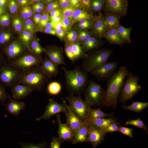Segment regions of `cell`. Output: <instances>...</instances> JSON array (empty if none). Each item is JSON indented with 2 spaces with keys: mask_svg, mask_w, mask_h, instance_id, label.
<instances>
[{
  "mask_svg": "<svg viewBox=\"0 0 148 148\" xmlns=\"http://www.w3.org/2000/svg\"><path fill=\"white\" fill-rule=\"evenodd\" d=\"M79 47L81 48V49L83 51H85V52H87L92 46L90 45L88 38L87 36V34L86 29H85L81 33V42L79 43Z\"/></svg>",
  "mask_w": 148,
  "mask_h": 148,
  "instance_id": "obj_28",
  "label": "cell"
},
{
  "mask_svg": "<svg viewBox=\"0 0 148 148\" xmlns=\"http://www.w3.org/2000/svg\"><path fill=\"white\" fill-rule=\"evenodd\" d=\"M86 30L90 45L92 46L96 45L98 41V32L97 27L93 24H88L86 27Z\"/></svg>",
  "mask_w": 148,
  "mask_h": 148,
  "instance_id": "obj_25",
  "label": "cell"
},
{
  "mask_svg": "<svg viewBox=\"0 0 148 148\" xmlns=\"http://www.w3.org/2000/svg\"><path fill=\"white\" fill-rule=\"evenodd\" d=\"M118 11L116 6L113 4H107L101 5L95 11L93 18L98 23L104 21L111 18H114L117 15Z\"/></svg>",
  "mask_w": 148,
  "mask_h": 148,
  "instance_id": "obj_15",
  "label": "cell"
},
{
  "mask_svg": "<svg viewBox=\"0 0 148 148\" xmlns=\"http://www.w3.org/2000/svg\"><path fill=\"white\" fill-rule=\"evenodd\" d=\"M7 116L0 109V131L4 128L7 123Z\"/></svg>",
  "mask_w": 148,
  "mask_h": 148,
  "instance_id": "obj_36",
  "label": "cell"
},
{
  "mask_svg": "<svg viewBox=\"0 0 148 148\" xmlns=\"http://www.w3.org/2000/svg\"><path fill=\"white\" fill-rule=\"evenodd\" d=\"M42 29L44 34L49 38L58 36L50 14L46 16L43 19L42 23Z\"/></svg>",
  "mask_w": 148,
  "mask_h": 148,
  "instance_id": "obj_21",
  "label": "cell"
},
{
  "mask_svg": "<svg viewBox=\"0 0 148 148\" xmlns=\"http://www.w3.org/2000/svg\"><path fill=\"white\" fill-rule=\"evenodd\" d=\"M48 96L40 85L28 82L13 93L10 104L19 123L31 120L46 108Z\"/></svg>",
  "mask_w": 148,
  "mask_h": 148,
  "instance_id": "obj_2",
  "label": "cell"
},
{
  "mask_svg": "<svg viewBox=\"0 0 148 148\" xmlns=\"http://www.w3.org/2000/svg\"><path fill=\"white\" fill-rule=\"evenodd\" d=\"M65 16L66 17V19L68 20V21L69 23L71 25H77V23L76 21H75V19H74V17L71 16L69 13L67 12L66 11H65Z\"/></svg>",
  "mask_w": 148,
  "mask_h": 148,
  "instance_id": "obj_40",
  "label": "cell"
},
{
  "mask_svg": "<svg viewBox=\"0 0 148 148\" xmlns=\"http://www.w3.org/2000/svg\"><path fill=\"white\" fill-rule=\"evenodd\" d=\"M22 69L16 65H6L0 69V88L7 89L18 84L22 77Z\"/></svg>",
  "mask_w": 148,
  "mask_h": 148,
  "instance_id": "obj_10",
  "label": "cell"
},
{
  "mask_svg": "<svg viewBox=\"0 0 148 148\" xmlns=\"http://www.w3.org/2000/svg\"><path fill=\"white\" fill-rule=\"evenodd\" d=\"M75 30L74 28L69 30V31L67 32L66 37H67V39H68V41L69 44L71 42L74 40V36H75Z\"/></svg>",
  "mask_w": 148,
  "mask_h": 148,
  "instance_id": "obj_39",
  "label": "cell"
},
{
  "mask_svg": "<svg viewBox=\"0 0 148 148\" xmlns=\"http://www.w3.org/2000/svg\"><path fill=\"white\" fill-rule=\"evenodd\" d=\"M43 145L18 129L8 128L0 133V148H42Z\"/></svg>",
  "mask_w": 148,
  "mask_h": 148,
  "instance_id": "obj_6",
  "label": "cell"
},
{
  "mask_svg": "<svg viewBox=\"0 0 148 148\" xmlns=\"http://www.w3.org/2000/svg\"><path fill=\"white\" fill-rule=\"evenodd\" d=\"M13 0H0V12L6 13L13 5Z\"/></svg>",
  "mask_w": 148,
  "mask_h": 148,
  "instance_id": "obj_31",
  "label": "cell"
},
{
  "mask_svg": "<svg viewBox=\"0 0 148 148\" xmlns=\"http://www.w3.org/2000/svg\"><path fill=\"white\" fill-rule=\"evenodd\" d=\"M25 51L32 62L40 63L44 57V45L42 40L37 35H34L27 39L25 45Z\"/></svg>",
  "mask_w": 148,
  "mask_h": 148,
  "instance_id": "obj_13",
  "label": "cell"
},
{
  "mask_svg": "<svg viewBox=\"0 0 148 148\" xmlns=\"http://www.w3.org/2000/svg\"><path fill=\"white\" fill-rule=\"evenodd\" d=\"M35 2L38 7L42 11L47 12L51 10V8L45 0H35Z\"/></svg>",
  "mask_w": 148,
  "mask_h": 148,
  "instance_id": "obj_34",
  "label": "cell"
},
{
  "mask_svg": "<svg viewBox=\"0 0 148 148\" xmlns=\"http://www.w3.org/2000/svg\"><path fill=\"white\" fill-rule=\"evenodd\" d=\"M107 50V57L110 59L122 57L125 55V49L123 41L110 47H106Z\"/></svg>",
  "mask_w": 148,
  "mask_h": 148,
  "instance_id": "obj_23",
  "label": "cell"
},
{
  "mask_svg": "<svg viewBox=\"0 0 148 148\" xmlns=\"http://www.w3.org/2000/svg\"><path fill=\"white\" fill-rule=\"evenodd\" d=\"M43 144L42 148H90L78 132L70 133L52 142Z\"/></svg>",
  "mask_w": 148,
  "mask_h": 148,
  "instance_id": "obj_9",
  "label": "cell"
},
{
  "mask_svg": "<svg viewBox=\"0 0 148 148\" xmlns=\"http://www.w3.org/2000/svg\"><path fill=\"white\" fill-rule=\"evenodd\" d=\"M141 90L143 94V97L148 109V85L141 87Z\"/></svg>",
  "mask_w": 148,
  "mask_h": 148,
  "instance_id": "obj_37",
  "label": "cell"
},
{
  "mask_svg": "<svg viewBox=\"0 0 148 148\" xmlns=\"http://www.w3.org/2000/svg\"><path fill=\"white\" fill-rule=\"evenodd\" d=\"M50 15L58 35L61 34L65 28V23L63 17L56 13L50 14Z\"/></svg>",
  "mask_w": 148,
  "mask_h": 148,
  "instance_id": "obj_26",
  "label": "cell"
},
{
  "mask_svg": "<svg viewBox=\"0 0 148 148\" xmlns=\"http://www.w3.org/2000/svg\"><path fill=\"white\" fill-rule=\"evenodd\" d=\"M123 137L127 142L129 148H148V137L144 140H136L129 134H125Z\"/></svg>",
  "mask_w": 148,
  "mask_h": 148,
  "instance_id": "obj_24",
  "label": "cell"
},
{
  "mask_svg": "<svg viewBox=\"0 0 148 148\" xmlns=\"http://www.w3.org/2000/svg\"><path fill=\"white\" fill-rule=\"evenodd\" d=\"M54 63V62L52 59L48 60L45 63L44 65L43 66L42 69L40 73V76H41V78L42 80L44 79L47 76L48 73H49L51 69L53 66Z\"/></svg>",
  "mask_w": 148,
  "mask_h": 148,
  "instance_id": "obj_29",
  "label": "cell"
},
{
  "mask_svg": "<svg viewBox=\"0 0 148 148\" xmlns=\"http://www.w3.org/2000/svg\"><path fill=\"white\" fill-rule=\"evenodd\" d=\"M70 8H71V10H73L74 12H76L77 13L87 17L88 14V10L84 6L81 5H75L71 7Z\"/></svg>",
  "mask_w": 148,
  "mask_h": 148,
  "instance_id": "obj_33",
  "label": "cell"
},
{
  "mask_svg": "<svg viewBox=\"0 0 148 148\" xmlns=\"http://www.w3.org/2000/svg\"><path fill=\"white\" fill-rule=\"evenodd\" d=\"M18 19L23 27L30 26L35 18V11L30 0H21L16 11Z\"/></svg>",
  "mask_w": 148,
  "mask_h": 148,
  "instance_id": "obj_14",
  "label": "cell"
},
{
  "mask_svg": "<svg viewBox=\"0 0 148 148\" xmlns=\"http://www.w3.org/2000/svg\"><path fill=\"white\" fill-rule=\"evenodd\" d=\"M112 69L121 79H126L130 74L129 63L125 59L120 57L111 59Z\"/></svg>",
  "mask_w": 148,
  "mask_h": 148,
  "instance_id": "obj_16",
  "label": "cell"
},
{
  "mask_svg": "<svg viewBox=\"0 0 148 148\" xmlns=\"http://www.w3.org/2000/svg\"><path fill=\"white\" fill-rule=\"evenodd\" d=\"M145 35H146V36L147 37V38H148V25H147V28H146V30H145Z\"/></svg>",
  "mask_w": 148,
  "mask_h": 148,
  "instance_id": "obj_46",
  "label": "cell"
},
{
  "mask_svg": "<svg viewBox=\"0 0 148 148\" xmlns=\"http://www.w3.org/2000/svg\"><path fill=\"white\" fill-rule=\"evenodd\" d=\"M124 34L121 30L117 32H112L111 33L101 35L102 45L105 47H110L121 43L123 40Z\"/></svg>",
  "mask_w": 148,
  "mask_h": 148,
  "instance_id": "obj_19",
  "label": "cell"
},
{
  "mask_svg": "<svg viewBox=\"0 0 148 148\" xmlns=\"http://www.w3.org/2000/svg\"><path fill=\"white\" fill-rule=\"evenodd\" d=\"M87 120L82 110L74 111L65 106L48 108L31 120L19 123L18 129L41 143H49L79 131Z\"/></svg>",
  "mask_w": 148,
  "mask_h": 148,
  "instance_id": "obj_1",
  "label": "cell"
},
{
  "mask_svg": "<svg viewBox=\"0 0 148 148\" xmlns=\"http://www.w3.org/2000/svg\"><path fill=\"white\" fill-rule=\"evenodd\" d=\"M0 22L4 23L7 25L8 24V19L6 16L5 13L0 12Z\"/></svg>",
  "mask_w": 148,
  "mask_h": 148,
  "instance_id": "obj_41",
  "label": "cell"
},
{
  "mask_svg": "<svg viewBox=\"0 0 148 148\" xmlns=\"http://www.w3.org/2000/svg\"><path fill=\"white\" fill-rule=\"evenodd\" d=\"M118 7L122 15L127 18L137 13L139 5L137 0H118Z\"/></svg>",
  "mask_w": 148,
  "mask_h": 148,
  "instance_id": "obj_17",
  "label": "cell"
},
{
  "mask_svg": "<svg viewBox=\"0 0 148 148\" xmlns=\"http://www.w3.org/2000/svg\"><path fill=\"white\" fill-rule=\"evenodd\" d=\"M134 69L148 72V62H143L136 66Z\"/></svg>",
  "mask_w": 148,
  "mask_h": 148,
  "instance_id": "obj_38",
  "label": "cell"
},
{
  "mask_svg": "<svg viewBox=\"0 0 148 148\" xmlns=\"http://www.w3.org/2000/svg\"><path fill=\"white\" fill-rule=\"evenodd\" d=\"M126 33V32H125ZM123 42L125 46V56L128 63L136 62L141 55L142 45L139 38L130 34H124Z\"/></svg>",
  "mask_w": 148,
  "mask_h": 148,
  "instance_id": "obj_12",
  "label": "cell"
},
{
  "mask_svg": "<svg viewBox=\"0 0 148 148\" xmlns=\"http://www.w3.org/2000/svg\"><path fill=\"white\" fill-rule=\"evenodd\" d=\"M92 1L95 4H99V3H101L102 2L104 1L105 0H92Z\"/></svg>",
  "mask_w": 148,
  "mask_h": 148,
  "instance_id": "obj_44",
  "label": "cell"
},
{
  "mask_svg": "<svg viewBox=\"0 0 148 148\" xmlns=\"http://www.w3.org/2000/svg\"><path fill=\"white\" fill-rule=\"evenodd\" d=\"M90 65L101 69L109 70L112 69L111 60L104 57H97L92 56L88 60Z\"/></svg>",
  "mask_w": 148,
  "mask_h": 148,
  "instance_id": "obj_20",
  "label": "cell"
},
{
  "mask_svg": "<svg viewBox=\"0 0 148 148\" xmlns=\"http://www.w3.org/2000/svg\"><path fill=\"white\" fill-rule=\"evenodd\" d=\"M148 24V14L144 12H137L132 16L127 17L122 27L125 32L139 38L145 35Z\"/></svg>",
  "mask_w": 148,
  "mask_h": 148,
  "instance_id": "obj_8",
  "label": "cell"
},
{
  "mask_svg": "<svg viewBox=\"0 0 148 148\" xmlns=\"http://www.w3.org/2000/svg\"><path fill=\"white\" fill-rule=\"evenodd\" d=\"M88 105L101 120L117 131H132L126 101L122 97L112 93L103 94L89 98Z\"/></svg>",
  "mask_w": 148,
  "mask_h": 148,
  "instance_id": "obj_3",
  "label": "cell"
},
{
  "mask_svg": "<svg viewBox=\"0 0 148 148\" xmlns=\"http://www.w3.org/2000/svg\"><path fill=\"white\" fill-rule=\"evenodd\" d=\"M60 38H55L49 47V55L52 60L57 61L60 63H64L60 48Z\"/></svg>",
  "mask_w": 148,
  "mask_h": 148,
  "instance_id": "obj_22",
  "label": "cell"
},
{
  "mask_svg": "<svg viewBox=\"0 0 148 148\" xmlns=\"http://www.w3.org/2000/svg\"><path fill=\"white\" fill-rule=\"evenodd\" d=\"M130 103L133 114L145 127H148V109L140 87L133 86L130 95Z\"/></svg>",
  "mask_w": 148,
  "mask_h": 148,
  "instance_id": "obj_7",
  "label": "cell"
},
{
  "mask_svg": "<svg viewBox=\"0 0 148 148\" xmlns=\"http://www.w3.org/2000/svg\"><path fill=\"white\" fill-rule=\"evenodd\" d=\"M20 34L16 27H12L0 32V49L5 54L16 51L20 43Z\"/></svg>",
  "mask_w": 148,
  "mask_h": 148,
  "instance_id": "obj_11",
  "label": "cell"
},
{
  "mask_svg": "<svg viewBox=\"0 0 148 148\" xmlns=\"http://www.w3.org/2000/svg\"><path fill=\"white\" fill-rule=\"evenodd\" d=\"M45 1L47 3L51 10L55 8L57 5V0H45Z\"/></svg>",
  "mask_w": 148,
  "mask_h": 148,
  "instance_id": "obj_42",
  "label": "cell"
},
{
  "mask_svg": "<svg viewBox=\"0 0 148 148\" xmlns=\"http://www.w3.org/2000/svg\"><path fill=\"white\" fill-rule=\"evenodd\" d=\"M101 35H106L112 32L120 31L122 25L120 21L116 18H111L99 23Z\"/></svg>",
  "mask_w": 148,
  "mask_h": 148,
  "instance_id": "obj_18",
  "label": "cell"
},
{
  "mask_svg": "<svg viewBox=\"0 0 148 148\" xmlns=\"http://www.w3.org/2000/svg\"><path fill=\"white\" fill-rule=\"evenodd\" d=\"M60 52L62 56V57L63 59L64 63L68 60V57H69V54H68V51L66 45L65 44V42L62 39H60Z\"/></svg>",
  "mask_w": 148,
  "mask_h": 148,
  "instance_id": "obj_32",
  "label": "cell"
},
{
  "mask_svg": "<svg viewBox=\"0 0 148 148\" xmlns=\"http://www.w3.org/2000/svg\"><path fill=\"white\" fill-rule=\"evenodd\" d=\"M87 53H90L94 56L97 57H107V50L104 46L103 45L98 46L95 45L90 48L87 52Z\"/></svg>",
  "mask_w": 148,
  "mask_h": 148,
  "instance_id": "obj_27",
  "label": "cell"
},
{
  "mask_svg": "<svg viewBox=\"0 0 148 148\" xmlns=\"http://www.w3.org/2000/svg\"><path fill=\"white\" fill-rule=\"evenodd\" d=\"M60 86V96L65 106L74 111L82 110L83 106L88 105L89 98L87 97L74 79H66Z\"/></svg>",
  "mask_w": 148,
  "mask_h": 148,
  "instance_id": "obj_5",
  "label": "cell"
},
{
  "mask_svg": "<svg viewBox=\"0 0 148 148\" xmlns=\"http://www.w3.org/2000/svg\"><path fill=\"white\" fill-rule=\"evenodd\" d=\"M5 26H7V25H6V24L0 22V30H1V29H3V28H4Z\"/></svg>",
  "mask_w": 148,
  "mask_h": 148,
  "instance_id": "obj_45",
  "label": "cell"
},
{
  "mask_svg": "<svg viewBox=\"0 0 148 148\" xmlns=\"http://www.w3.org/2000/svg\"><path fill=\"white\" fill-rule=\"evenodd\" d=\"M117 131L103 121L90 109L87 121L78 133L90 148H116Z\"/></svg>",
  "mask_w": 148,
  "mask_h": 148,
  "instance_id": "obj_4",
  "label": "cell"
},
{
  "mask_svg": "<svg viewBox=\"0 0 148 148\" xmlns=\"http://www.w3.org/2000/svg\"><path fill=\"white\" fill-rule=\"evenodd\" d=\"M66 2L69 3H73V4H76L79 3L82 0H65Z\"/></svg>",
  "mask_w": 148,
  "mask_h": 148,
  "instance_id": "obj_43",
  "label": "cell"
},
{
  "mask_svg": "<svg viewBox=\"0 0 148 148\" xmlns=\"http://www.w3.org/2000/svg\"><path fill=\"white\" fill-rule=\"evenodd\" d=\"M139 6L144 13L148 14V0H137Z\"/></svg>",
  "mask_w": 148,
  "mask_h": 148,
  "instance_id": "obj_35",
  "label": "cell"
},
{
  "mask_svg": "<svg viewBox=\"0 0 148 148\" xmlns=\"http://www.w3.org/2000/svg\"><path fill=\"white\" fill-rule=\"evenodd\" d=\"M66 11L67 12L69 13L71 16H73L74 18V19H75V21H76L77 23V25H79V24H82L85 23L87 17L85 16L80 15L79 14L77 13L76 12H74L73 10H71V8L70 7L68 9H67Z\"/></svg>",
  "mask_w": 148,
  "mask_h": 148,
  "instance_id": "obj_30",
  "label": "cell"
}]
</instances>
